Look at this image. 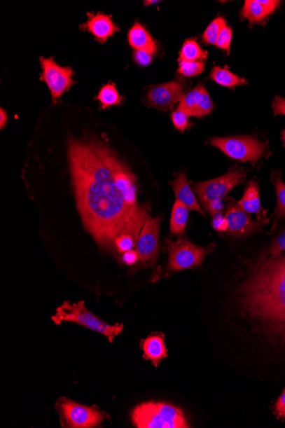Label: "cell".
Wrapping results in <instances>:
<instances>
[{
  "label": "cell",
  "mask_w": 285,
  "mask_h": 428,
  "mask_svg": "<svg viewBox=\"0 0 285 428\" xmlns=\"http://www.w3.org/2000/svg\"><path fill=\"white\" fill-rule=\"evenodd\" d=\"M207 57H208V53L202 50L196 41L190 39L183 43L181 53H179V61H204L207 60Z\"/></svg>",
  "instance_id": "cell-22"
},
{
  "label": "cell",
  "mask_w": 285,
  "mask_h": 428,
  "mask_svg": "<svg viewBox=\"0 0 285 428\" xmlns=\"http://www.w3.org/2000/svg\"><path fill=\"white\" fill-rule=\"evenodd\" d=\"M162 216H148L135 247L139 262L153 264L158 254L159 232Z\"/></svg>",
  "instance_id": "cell-9"
},
{
  "label": "cell",
  "mask_w": 285,
  "mask_h": 428,
  "mask_svg": "<svg viewBox=\"0 0 285 428\" xmlns=\"http://www.w3.org/2000/svg\"><path fill=\"white\" fill-rule=\"evenodd\" d=\"M178 72L185 77H195L200 75L204 71L205 64L202 61L186 62L179 61Z\"/></svg>",
  "instance_id": "cell-27"
},
{
  "label": "cell",
  "mask_w": 285,
  "mask_h": 428,
  "mask_svg": "<svg viewBox=\"0 0 285 428\" xmlns=\"http://www.w3.org/2000/svg\"><path fill=\"white\" fill-rule=\"evenodd\" d=\"M237 204L246 213L256 214L259 219H263L264 217L263 209L260 205L259 186L256 181H252L249 183L244 195Z\"/></svg>",
  "instance_id": "cell-19"
},
{
  "label": "cell",
  "mask_w": 285,
  "mask_h": 428,
  "mask_svg": "<svg viewBox=\"0 0 285 428\" xmlns=\"http://www.w3.org/2000/svg\"><path fill=\"white\" fill-rule=\"evenodd\" d=\"M178 108L189 116L202 118L210 114L214 109V103L204 85H199L182 97Z\"/></svg>",
  "instance_id": "cell-12"
},
{
  "label": "cell",
  "mask_w": 285,
  "mask_h": 428,
  "mask_svg": "<svg viewBox=\"0 0 285 428\" xmlns=\"http://www.w3.org/2000/svg\"><path fill=\"white\" fill-rule=\"evenodd\" d=\"M245 177L243 170H232L225 176L213 180L194 183V191L204 208L210 202L223 200L235 186L244 181Z\"/></svg>",
  "instance_id": "cell-8"
},
{
  "label": "cell",
  "mask_w": 285,
  "mask_h": 428,
  "mask_svg": "<svg viewBox=\"0 0 285 428\" xmlns=\"http://www.w3.org/2000/svg\"><path fill=\"white\" fill-rule=\"evenodd\" d=\"M152 54L144 50H135L134 52V60L137 64L141 66H147L151 63Z\"/></svg>",
  "instance_id": "cell-33"
},
{
  "label": "cell",
  "mask_w": 285,
  "mask_h": 428,
  "mask_svg": "<svg viewBox=\"0 0 285 428\" xmlns=\"http://www.w3.org/2000/svg\"><path fill=\"white\" fill-rule=\"evenodd\" d=\"M183 85L179 81L155 85L147 93V99L152 106L167 110L182 99Z\"/></svg>",
  "instance_id": "cell-13"
},
{
  "label": "cell",
  "mask_w": 285,
  "mask_h": 428,
  "mask_svg": "<svg viewBox=\"0 0 285 428\" xmlns=\"http://www.w3.org/2000/svg\"><path fill=\"white\" fill-rule=\"evenodd\" d=\"M68 158L78 209L85 229L99 247L115 254L123 235L138 240L148 216L142 206L127 203L116 185V155L93 139H70Z\"/></svg>",
  "instance_id": "cell-1"
},
{
  "label": "cell",
  "mask_w": 285,
  "mask_h": 428,
  "mask_svg": "<svg viewBox=\"0 0 285 428\" xmlns=\"http://www.w3.org/2000/svg\"><path fill=\"white\" fill-rule=\"evenodd\" d=\"M97 99L102 104V108L105 109L112 106H116L120 103V97L114 85L108 84L101 89Z\"/></svg>",
  "instance_id": "cell-24"
},
{
  "label": "cell",
  "mask_w": 285,
  "mask_h": 428,
  "mask_svg": "<svg viewBox=\"0 0 285 428\" xmlns=\"http://www.w3.org/2000/svg\"><path fill=\"white\" fill-rule=\"evenodd\" d=\"M210 144L223 151L228 157L244 163L258 161L267 148L265 144L249 136L214 138L211 139Z\"/></svg>",
  "instance_id": "cell-6"
},
{
  "label": "cell",
  "mask_w": 285,
  "mask_h": 428,
  "mask_svg": "<svg viewBox=\"0 0 285 428\" xmlns=\"http://www.w3.org/2000/svg\"><path fill=\"white\" fill-rule=\"evenodd\" d=\"M241 14L251 23H260L268 17L259 0H246Z\"/></svg>",
  "instance_id": "cell-23"
},
{
  "label": "cell",
  "mask_w": 285,
  "mask_h": 428,
  "mask_svg": "<svg viewBox=\"0 0 285 428\" xmlns=\"http://www.w3.org/2000/svg\"><path fill=\"white\" fill-rule=\"evenodd\" d=\"M56 408L62 427L95 428L102 426L109 416L95 406H87L69 399L57 400Z\"/></svg>",
  "instance_id": "cell-5"
},
{
  "label": "cell",
  "mask_w": 285,
  "mask_h": 428,
  "mask_svg": "<svg viewBox=\"0 0 285 428\" xmlns=\"http://www.w3.org/2000/svg\"><path fill=\"white\" fill-rule=\"evenodd\" d=\"M211 79L216 81L218 85L222 87L234 88L237 85H242L247 84L248 81L230 71L226 68L218 67L216 66L210 73Z\"/></svg>",
  "instance_id": "cell-21"
},
{
  "label": "cell",
  "mask_w": 285,
  "mask_h": 428,
  "mask_svg": "<svg viewBox=\"0 0 285 428\" xmlns=\"http://www.w3.org/2000/svg\"><path fill=\"white\" fill-rule=\"evenodd\" d=\"M224 205L222 200H214L210 202L204 207L206 212H208L211 216H216L217 214L222 213L223 212Z\"/></svg>",
  "instance_id": "cell-34"
},
{
  "label": "cell",
  "mask_w": 285,
  "mask_h": 428,
  "mask_svg": "<svg viewBox=\"0 0 285 428\" xmlns=\"http://www.w3.org/2000/svg\"><path fill=\"white\" fill-rule=\"evenodd\" d=\"M285 251V232L281 233V235L273 241L270 249H269V255L275 258Z\"/></svg>",
  "instance_id": "cell-30"
},
{
  "label": "cell",
  "mask_w": 285,
  "mask_h": 428,
  "mask_svg": "<svg viewBox=\"0 0 285 428\" xmlns=\"http://www.w3.org/2000/svg\"><path fill=\"white\" fill-rule=\"evenodd\" d=\"M237 305L256 332L272 346L285 349V255H261L238 287Z\"/></svg>",
  "instance_id": "cell-2"
},
{
  "label": "cell",
  "mask_w": 285,
  "mask_h": 428,
  "mask_svg": "<svg viewBox=\"0 0 285 428\" xmlns=\"http://www.w3.org/2000/svg\"><path fill=\"white\" fill-rule=\"evenodd\" d=\"M89 19L85 25L81 28H85L91 32L97 40L105 42L109 37H111L117 31H119L111 18L104 14L89 15Z\"/></svg>",
  "instance_id": "cell-16"
},
{
  "label": "cell",
  "mask_w": 285,
  "mask_h": 428,
  "mask_svg": "<svg viewBox=\"0 0 285 428\" xmlns=\"http://www.w3.org/2000/svg\"><path fill=\"white\" fill-rule=\"evenodd\" d=\"M140 347L144 352L143 357L149 360L155 366L158 367L162 359L169 356L165 345V338L162 333H155L140 341Z\"/></svg>",
  "instance_id": "cell-15"
},
{
  "label": "cell",
  "mask_w": 285,
  "mask_h": 428,
  "mask_svg": "<svg viewBox=\"0 0 285 428\" xmlns=\"http://www.w3.org/2000/svg\"><path fill=\"white\" fill-rule=\"evenodd\" d=\"M131 420L138 428H188L190 423L181 408L163 402L139 404L131 412Z\"/></svg>",
  "instance_id": "cell-3"
},
{
  "label": "cell",
  "mask_w": 285,
  "mask_h": 428,
  "mask_svg": "<svg viewBox=\"0 0 285 428\" xmlns=\"http://www.w3.org/2000/svg\"><path fill=\"white\" fill-rule=\"evenodd\" d=\"M128 41L135 50L155 53L158 46L148 31L141 25L137 22L128 33Z\"/></svg>",
  "instance_id": "cell-18"
},
{
  "label": "cell",
  "mask_w": 285,
  "mask_h": 428,
  "mask_svg": "<svg viewBox=\"0 0 285 428\" xmlns=\"http://www.w3.org/2000/svg\"><path fill=\"white\" fill-rule=\"evenodd\" d=\"M225 216L229 225L228 233L236 238H243L260 231L263 226L269 223L268 219L259 221L258 223L253 221L234 200L228 201Z\"/></svg>",
  "instance_id": "cell-11"
},
{
  "label": "cell",
  "mask_w": 285,
  "mask_h": 428,
  "mask_svg": "<svg viewBox=\"0 0 285 428\" xmlns=\"http://www.w3.org/2000/svg\"><path fill=\"white\" fill-rule=\"evenodd\" d=\"M173 188L174 191L175 198L176 200L181 202L183 205H186L190 211L197 212L201 214L202 216H205L204 212L199 205L196 196L191 190L186 174L181 173L175 178L173 183Z\"/></svg>",
  "instance_id": "cell-17"
},
{
  "label": "cell",
  "mask_w": 285,
  "mask_h": 428,
  "mask_svg": "<svg viewBox=\"0 0 285 428\" xmlns=\"http://www.w3.org/2000/svg\"><path fill=\"white\" fill-rule=\"evenodd\" d=\"M272 110L275 115L285 116V99L276 97L272 102Z\"/></svg>",
  "instance_id": "cell-36"
},
{
  "label": "cell",
  "mask_w": 285,
  "mask_h": 428,
  "mask_svg": "<svg viewBox=\"0 0 285 428\" xmlns=\"http://www.w3.org/2000/svg\"><path fill=\"white\" fill-rule=\"evenodd\" d=\"M52 320L57 326L61 325L62 322H67L85 326L96 333L103 334L111 344L124 329L123 323L111 325L101 320L85 307L84 301L64 302L57 308L56 314L52 317Z\"/></svg>",
  "instance_id": "cell-4"
},
{
  "label": "cell",
  "mask_w": 285,
  "mask_h": 428,
  "mask_svg": "<svg viewBox=\"0 0 285 428\" xmlns=\"http://www.w3.org/2000/svg\"><path fill=\"white\" fill-rule=\"evenodd\" d=\"M232 40V30L230 27L226 26L223 30L221 31L220 36L218 37L216 42V46L218 48L230 52V48H231V43Z\"/></svg>",
  "instance_id": "cell-29"
},
{
  "label": "cell",
  "mask_w": 285,
  "mask_h": 428,
  "mask_svg": "<svg viewBox=\"0 0 285 428\" xmlns=\"http://www.w3.org/2000/svg\"><path fill=\"white\" fill-rule=\"evenodd\" d=\"M160 1H156V0H152V1H144V6H151L155 5V4H158Z\"/></svg>",
  "instance_id": "cell-39"
},
{
  "label": "cell",
  "mask_w": 285,
  "mask_h": 428,
  "mask_svg": "<svg viewBox=\"0 0 285 428\" xmlns=\"http://www.w3.org/2000/svg\"><path fill=\"white\" fill-rule=\"evenodd\" d=\"M282 139H283V141H284V145H285V130L283 132Z\"/></svg>",
  "instance_id": "cell-40"
},
{
  "label": "cell",
  "mask_w": 285,
  "mask_h": 428,
  "mask_svg": "<svg viewBox=\"0 0 285 428\" xmlns=\"http://www.w3.org/2000/svg\"><path fill=\"white\" fill-rule=\"evenodd\" d=\"M189 209L181 202L176 200L172 209L170 231L175 235H185L187 221H188Z\"/></svg>",
  "instance_id": "cell-20"
},
{
  "label": "cell",
  "mask_w": 285,
  "mask_h": 428,
  "mask_svg": "<svg viewBox=\"0 0 285 428\" xmlns=\"http://www.w3.org/2000/svg\"><path fill=\"white\" fill-rule=\"evenodd\" d=\"M225 27L226 22L223 18L220 17L214 19L206 29L204 36H202L206 44L216 46L218 36Z\"/></svg>",
  "instance_id": "cell-25"
},
{
  "label": "cell",
  "mask_w": 285,
  "mask_h": 428,
  "mask_svg": "<svg viewBox=\"0 0 285 428\" xmlns=\"http://www.w3.org/2000/svg\"><path fill=\"white\" fill-rule=\"evenodd\" d=\"M8 120L7 114L5 111L1 109L0 110V127L4 128L6 125Z\"/></svg>",
  "instance_id": "cell-38"
},
{
  "label": "cell",
  "mask_w": 285,
  "mask_h": 428,
  "mask_svg": "<svg viewBox=\"0 0 285 428\" xmlns=\"http://www.w3.org/2000/svg\"><path fill=\"white\" fill-rule=\"evenodd\" d=\"M274 184L277 193L275 217L277 220L285 219V184L279 174H275Z\"/></svg>",
  "instance_id": "cell-26"
},
{
  "label": "cell",
  "mask_w": 285,
  "mask_h": 428,
  "mask_svg": "<svg viewBox=\"0 0 285 428\" xmlns=\"http://www.w3.org/2000/svg\"><path fill=\"white\" fill-rule=\"evenodd\" d=\"M259 2L261 4V6H263L265 13H267V15L274 13L281 3V1H277V0H259Z\"/></svg>",
  "instance_id": "cell-35"
},
{
  "label": "cell",
  "mask_w": 285,
  "mask_h": 428,
  "mask_svg": "<svg viewBox=\"0 0 285 428\" xmlns=\"http://www.w3.org/2000/svg\"><path fill=\"white\" fill-rule=\"evenodd\" d=\"M115 178L117 186L123 193L128 204L134 207H139L137 202L136 179L122 161L117 158L115 165Z\"/></svg>",
  "instance_id": "cell-14"
},
{
  "label": "cell",
  "mask_w": 285,
  "mask_h": 428,
  "mask_svg": "<svg viewBox=\"0 0 285 428\" xmlns=\"http://www.w3.org/2000/svg\"><path fill=\"white\" fill-rule=\"evenodd\" d=\"M122 261L124 263L127 264V265H132V264L137 263V261H139L138 253H137L134 249L125 252L122 256Z\"/></svg>",
  "instance_id": "cell-37"
},
{
  "label": "cell",
  "mask_w": 285,
  "mask_h": 428,
  "mask_svg": "<svg viewBox=\"0 0 285 428\" xmlns=\"http://www.w3.org/2000/svg\"><path fill=\"white\" fill-rule=\"evenodd\" d=\"M167 250L169 252L167 270L172 272L190 270L200 265L209 253L206 248L196 246L186 239H179L174 242L169 241Z\"/></svg>",
  "instance_id": "cell-7"
},
{
  "label": "cell",
  "mask_w": 285,
  "mask_h": 428,
  "mask_svg": "<svg viewBox=\"0 0 285 428\" xmlns=\"http://www.w3.org/2000/svg\"><path fill=\"white\" fill-rule=\"evenodd\" d=\"M213 217L214 228L218 232H228L229 225L225 216L222 215V213H220Z\"/></svg>",
  "instance_id": "cell-32"
},
{
  "label": "cell",
  "mask_w": 285,
  "mask_h": 428,
  "mask_svg": "<svg viewBox=\"0 0 285 428\" xmlns=\"http://www.w3.org/2000/svg\"><path fill=\"white\" fill-rule=\"evenodd\" d=\"M172 120H173V123L175 127L177 128L179 131L183 132L186 130L187 127H189V115L186 114V113L181 109H177L176 111L172 113L171 116Z\"/></svg>",
  "instance_id": "cell-28"
},
{
  "label": "cell",
  "mask_w": 285,
  "mask_h": 428,
  "mask_svg": "<svg viewBox=\"0 0 285 428\" xmlns=\"http://www.w3.org/2000/svg\"><path fill=\"white\" fill-rule=\"evenodd\" d=\"M274 415L280 421H285V387L274 406Z\"/></svg>",
  "instance_id": "cell-31"
},
{
  "label": "cell",
  "mask_w": 285,
  "mask_h": 428,
  "mask_svg": "<svg viewBox=\"0 0 285 428\" xmlns=\"http://www.w3.org/2000/svg\"><path fill=\"white\" fill-rule=\"evenodd\" d=\"M43 69L41 80L48 84L54 100L62 95L75 81H73L74 71L69 67H61L53 58L41 57Z\"/></svg>",
  "instance_id": "cell-10"
}]
</instances>
